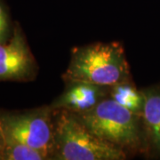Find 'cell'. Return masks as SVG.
Segmentation results:
<instances>
[{"label":"cell","instance_id":"8fae6325","mask_svg":"<svg viewBox=\"0 0 160 160\" xmlns=\"http://www.w3.org/2000/svg\"><path fill=\"white\" fill-rule=\"evenodd\" d=\"M5 145H6V135H5V132L3 129L2 122L0 119V160H4Z\"/></svg>","mask_w":160,"mask_h":160},{"label":"cell","instance_id":"52a82bcc","mask_svg":"<svg viewBox=\"0 0 160 160\" xmlns=\"http://www.w3.org/2000/svg\"><path fill=\"white\" fill-rule=\"evenodd\" d=\"M142 92L144 98L142 118L145 142L160 155V88H148Z\"/></svg>","mask_w":160,"mask_h":160},{"label":"cell","instance_id":"7a4b0ae2","mask_svg":"<svg viewBox=\"0 0 160 160\" xmlns=\"http://www.w3.org/2000/svg\"><path fill=\"white\" fill-rule=\"evenodd\" d=\"M55 151L58 160H124L125 150L99 138L77 115L65 109H54Z\"/></svg>","mask_w":160,"mask_h":160},{"label":"cell","instance_id":"30bf717a","mask_svg":"<svg viewBox=\"0 0 160 160\" xmlns=\"http://www.w3.org/2000/svg\"><path fill=\"white\" fill-rule=\"evenodd\" d=\"M9 15L3 0H0V43L6 42L9 37Z\"/></svg>","mask_w":160,"mask_h":160},{"label":"cell","instance_id":"5b68a950","mask_svg":"<svg viewBox=\"0 0 160 160\" xmlns=\"http://www.w3.org/2000/svg\"><path fill=\"white\" fill-rule=\"evenodd\" d=\"M37 62L22 29L14 27L8 42L0 43V82L29 81L37 75Z\"/></svg>","mask_w":160,"mask_h":160},{"label":"cell","instance_id":"ba28073f","mask_svg":"<svg viewBox=\"0 0 160 160\" xmlns=\"http://www.w3.org/2000/svg\"><path fill=\"white\" fill-rule=\"evenodd\" d=\"M109 97L120 105L142 116L144 104L142 91H139L132 79L126 80L109 87Z\"/></svg>","mask_w":160,"mask_h":160},{"label":"cell","instance_id":"6da1fadb","mask_svg":"<svg viewBox=\"0 0 160 160\" xmlns=\"http://www.w3.org/2000/svg\"><path fill=\"white\" fill-rule=\"evenodd\" d=\"M62 78L65 82L82 81L103 86L131 79L124 46L119 42H98L75 47Z\"/></svg>","mask_w":160,"mask_h":160},{"label":"cell","instance_id":"8992f818","mask_svg":"<svg viewBox=\"0 0 160 160\" xmlns=\"http://www.w3.org/2000/svg\"><path fill=\"white\" fill-rule=\"evenodd\" d=\"M62 93L52 102V109H65L80 114L95 107L103 99L109 96V87L82 81L66 82Z\"/></svg>","mask_w":160,"mask_h":160},{"label":"cell","instance_id":"277c9868","mask_svg":"<svg viewBox=\"0 0 160 160\" xmlns=\"http://www.w3.org/2000/svg\"><path fill=\"white\" fill-rule=\"evenodd\" d=\"M53 112L51 106H46L26 111L0 112V119L6 135L38 150L46 159H53Z\"/></svg>","mask_w":160,"mask_h":160},{"label":"cell","instance_id":"3957f363","mask_svg":"<svg viewBox=\"0 0 160 160\" xmlns=\"http://www.w3.org/2000/svg\"><path fill=\"white\" fill-rule=\"evenodd\" d=\"M76 115L92 132L126 152L141 149L145 142L142 116L109 96L90 110Z\"/></svg>","mask_w":160,"mask_h":160},{"label":"cell","instance_id":"9c48e42d","mask_svg":"<svg viewBox=\"0 0 160 160\" xmlns=\"http://www.w3.org/2000/svg\"><path fill=\"white\" fill-rule=\"evenodd\" d=\"M6 135L4 160H46V158L38 150L27 144Z\"/></svg>","mask_w":160,"mask_h":160}]
</instances>
